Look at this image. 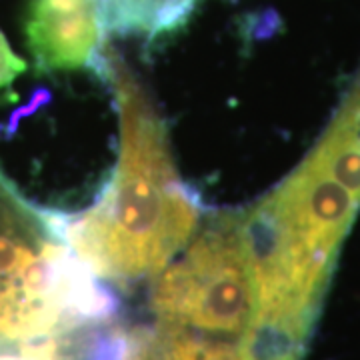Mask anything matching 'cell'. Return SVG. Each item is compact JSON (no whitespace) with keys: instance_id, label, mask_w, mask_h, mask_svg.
<instances>
[{"instance_id":"obj_1","label":"cell","mask_w":360,"mask_h":360,"mask_svg":"<svg viewBox=\"0 0 360 360\" xmlns=\"http://www.w3.org/2000/svg\"><path fill=\"white\" fill-rule=\"evenodd\" d=\"M103 78L118 112V160L96 205L72 219L63 217V234L96 278L127 283L162 272L184 250L198 226L200 205L180 179L162 116L110 49Z\"/></svg>"},{"instance_id":"obj_2","label":"cell","mask_w":360,"mask_h":360,"mask_svg":"<svg viewBox=\"0 0 360 360\" xmlns=\"http://www.w3.org/2000/svg\"><path fill=\"white\" fill-rule=\"evenodd\" d=\"M115 310V295L66 245L63 217L28 205L0 172V342L51 338Z\"/></svg>"},{"instance_id":"obj_3","label":"cell","mask_w":360,"mask_h":360,"mask_svg":"<svg viewBox=\"0 0 360 360\" xmlns=\"http://www.w3.org/2000/svg\"><path fill=\"white\" fill-rule=\"evenodd\" d=\"M153 309L168 326L240 340L257 309L240 214L210 220L180 260L162 270Z\"/></svg>"},{"instance_id":"obj_4","label":"cell","mask_w":360,"mask_h":360,"mask_svg":"<svg viewBox=\"0 0 360 360\" xmlns=\"http://www.w3.org/2000/svg\"><path fill=\"white\" fill-rule=\"evenodd\" d=\"M103 0H26V46L40 72L104 68Z\"/></svg>"},{"instance_id":"obj_5","label":"cell","mask_w":360,"mask_h":360,"mask_svg":"<svg viewBox=\"0 0 360 360\" xmlns=\"http://www.w3.org/2000/svg\"><path fill=\"white\" fill-rule=\"evenodd\" d=\"M122 360H243L238 342L208 340L188 330L158 324L124 333Z\"/></svg>"},{"instance_id":"obj_6","label":"cell","mask_w":360,"mask_h":360,"mask_svg":"<svg viewBox=\"0 0 360 360\" xmlns=\"http://www.w3.org/2000/svg\"><path fill=\"white\" fill-rule=\"evenodd\" d=\"M200 0H103L108 32L156 37L182 25Z\"/></svg>"},{"instance_id":"obj_7","label":"cell","mask_w":360,"mask_h":360,"mask_svg":"<svg viewBox=\"0 0 360 360\" xmlns=\"http://www.w3.org/2000/svg\"><path fill=\"white\" fill-rule=\"evenodd\" d=\"M0 360H65L54 338H40L20 345L16 354H0Z\"/></svg>"},{"instance_id":"obj_8","label":"cell","mask_w":360,"mask_h":360,"mask_svg":"<svg viewBox=\"0 0 360 360\" xmlns=\"http://www.w3.org/2000/svg\"><path fill=\"white\" fill-rule=\"evenodd\" d=\"M122 352H124V333L110 330L92 340L86 360H122Z\"/></svg>"},{"instance_id":"obj_9","label":"cell","mask_w":360,"mask_h":360,"mask_svg":"<svg viewBox=\"0 0 360 360\" xmlns=\"http://www.w3.org/2000/svg\"><path fill=\"white\" fill-rule=\"evenodd\" d=\"M26 70V63L11 49L6 37L0 32V92L11 89L14 80Z\"/></svg>"}]
</instances>
